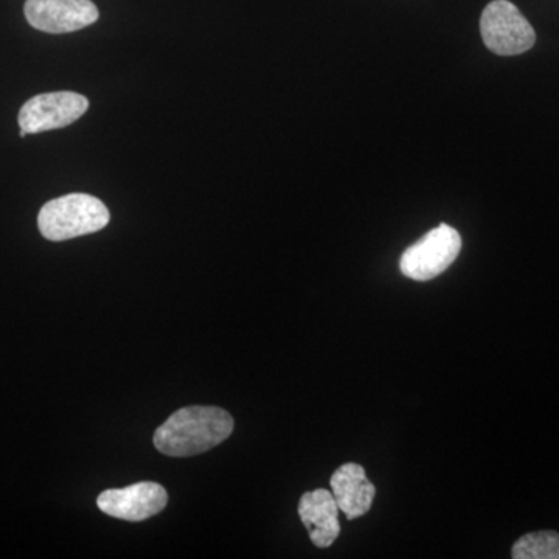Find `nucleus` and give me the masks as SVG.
<instances>
[{
  "mask_svg": "<svg viewBox=\"0 0 559 559\" xmlns=\"http://www.w3.org/2000/svg\"><path fill=\"white\" fill-rule=\"evenodd\" d=\"M234 426L229 412L221 407H183L156 430L154 447L168 457H191L229 439Z\"/></svg>",
  "mask_w": 559,
  "mask_h": 559,
  "instance_id": "obj_1",
  "label": "nucleus"
},
{
  "mask_svg": "<svg viewBox=\"0 0 559 559\" xmlns=\"http://www.w3.org/2000/svg\"><path fill=\"white\" fill-rule=\"evenodd\" d=\"M109 221V210L98 198L72 193L46 202L39 212L38 227L46 240L66 241L100 231Z\"/></svg>",
  "mask_w": 559,
  "mask_h": 559,
  "instance_id": "obj_2",
  "label": "nucleus"
},
{
  "mask_svg": "<svg viewBox=\"0 0 559 559\" xmlns=\"http://www.w3.org/2000/svg\"><path fill=\"white\" fill-rule=\"evenodd\" d=\"M485 46L500 57L525 53L535 46L536 33L514 3L492 0L480 17Z\"/></svg>",
  "mask_w": 559,
  "mask_h": 559,
  "instance_id": "obj_3",
  "label": "nucleus"
},
{
  "mask_svg": "<svg viewBox=\"0 0 559 559\" xmlns=\"http://www.w3.org/2000/svg\"><path fill=\"white\" fill-rule=\"evenodd\" d=\"M462 237L454 227L440 224L415 242L400 260V270L415 282H429L439 277L457 260Z\"/></svg>",
  "mask_w": 559,
  "mask_h": 559,
  "instance_id": "obj_4",
  "label": "nucleus"
},
{
  "mask_svg": "<svg viewBox=\"0 0 559 559\" xmlns=\"http://www.w3.org/2000/svg\"><path fill=\"white\" fill-rule=\"evenodd\" d=\"M90 109V100L76 92L61 91L36 95L20 110L21 131L27 134L61 130L75 123Z\"/></svg>",
  "mask_w": 559,
  "mask_h": 559,
  "instance_id": "obj_5",
  "label": "nucleus"
},
{
  "mask_svg": "<svg viewBox=\"0 0 559 559\" xmlns=\"http://www.w3.org/2000/svg\"><path fill=\"white\" fill-rule=\"evenodd\" d=\"M24 13L33 28L53 35L79 32L100 17L91 0H27Z\"/></svg>",
  "mask_w": 559,
  "mask_h": 559,
  "instance_id": "obj_6",
  "label": "nucleus"
},
{
  "mask_svg": "<svg viewBox=\"0 0 559 559\" xmlns=\"http://www.w3.org/2000/svg\"><path fill=\"white\" fill-rule=\"evenodd\" d=\"M165 488L154 481H140L127 488L106 489L97 499L98 509L117 520L140 522L156 516L167 507Z\"/></svg>",
  "mask_w": 559,
  "mask_h": 559,
  "instance_id": "obj_7",
  "label": "nucleus"
},
{
  "mask_svg": "<svg viewBox=\"0 0 559 559\" xmlns=\"http://www.w3.org/2000/svg\"><path fill=\"white\" fill-rule=\"evenodd\" d=\"M299 516L312 544L320 549H326L340 536V507L333 492L326 489L305 492L299 502Z\"/></svg>",
  "mask_w": 559,
  "mask_h": 559,
  "instance_id": "obj_8",
  "label": "nucleus"
},
{
  "mask_svg": "<svg viewBox=\"0 0 559 559\" xmlns=\"http://www.w3.org/2000/svg\"><path fill=\"white\" fill-rule=\"evenodd\" d=\"M331 492L348 520L369 513L377 489L358 463H345L331 477Z\"/></svg>",
  "mask_w": 559,
  "mask_h": 559,
  "instance_id": "obj_9",
  "label": "nucleus"
},
{
  "mask_svg": "<svg viewBox=\"0 0 559 559\" xmlns=\"http://www.w3.org/2000/svg\"><path fill=\"white\" fill-rule=\"evenodd\" d=\"M514 559H559V533L551 530L527 533L511 549Z\"/></svg>",
  "mask_w": 559,
  "mask_h": 559,
  "instance_id": "obj_10",
  "label": "nucleus"
}]
</instances>
